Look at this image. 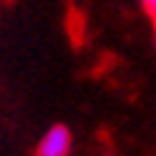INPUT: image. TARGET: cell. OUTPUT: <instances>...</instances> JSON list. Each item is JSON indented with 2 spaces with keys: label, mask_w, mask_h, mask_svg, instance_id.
I'll return each instance as SVG.
<instances>
[{
  "label": "cell",
  "mask_w": 156,
  "mask_h": 156,
  "mask_svg": "<svg viewBox=\"0 0 156 156\" xmlns=\"http://www.w3.org/2000/svg\"><path fill=\"white\" fill-rule=\"evenodd\" d=\"M69 151H72V132L64 124H53L37 143V156H69Z\"/></svg>",
  "instance_id": "1"
},
{
  "label": "cell",
  "mask_w": 156,
  "mask_h": 156,
  "mask_svg": "<svg viewBox=\"0 0 156 156\" xmlns=\"http://www.w3.org/2000/svg\"><path fill=\"white\" fill-rule=\"evenodd\" d=\"M143 5H146V13H148V16H151V19L156 21V0H146Z\"/></svg>",
  "instance_id": "2"
},
{
  "label": "cell",
  "mask_w": 156,
  "mask_h": 156,
  "mask_svg": "<svg viewBox=\"0 0 156 156\" xmlns=\"http://www.w3.org/2000/svg\"><path fill=\"white\" fill-rule=\"evenodd\" d=\"M143 3H146V0H143Z\"/></svg>",
  "instance_id": "3"
}]
</instances>
